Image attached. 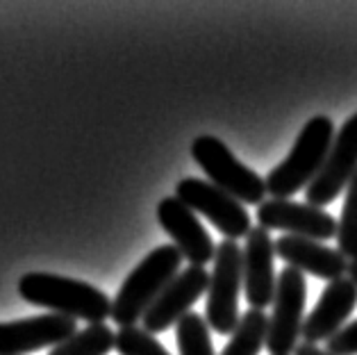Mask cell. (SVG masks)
I'll list each match as a JSON object with an SVG mask.
<instances>
[{
	"label": "cell",
	"instance_id": "6da1fadb",
	"mask_svg": "<svg viewBox=\"0 0 357 355\" xmlns=\"http://www.w3.org/2000/svg\"><path fill=\"white\" fill-rule=\"evenodd\" d=\"M19 294L32 305L48 308L50 312L68 319H84L89 324H105L112 317V301L93 285L64 278L55 273H25L19 280Z\"/></svg>",
	"mask_w": 357,
	"mask_h": 355
},
{
	"label": "cell",
	"instance_id": "7a4b0ae2",
	"mask_svg": "<svg viewBox=\"0 0 357 355\" xmlns=\"http://www.w3.org/2000/svg\"><path fill=\"white\" fill-rule=\"evenodd\" d=\"M182 253L176 244H164L151 250L121 285L112 301V322L119 328L137 326L144 319L155 299L167 289V285L178 275Z\"/></svg>",
	"mask_w": 357,
	"mask_h": 355
},
{
	"label": "cell",
	"instance_id": "3957f363",
	"mask_svg": "<svg viewBox=\"0 0 357 355\" xmlns=\"http://www.w3.org/2000/svg\"><path fill=\"white\" fill-rule=\"evenodd\" d=\"M335 126L330 116H312L301 130L291 153L266 176V192L278 201H289L303 187H310L330 155Z\"/></svg>",
	"mask_w": 357,
	"mask_h": 355
},
{
	"label": "cell",
	"instance_id": "277c9868",
	"mask_svg": "<svg viewBox=\"0 0 357 355\" xmlns=\"http://www.w3.org/2000/svg\"><path fill=\"white\" fill-rule=\"evenodd\" d=\"M191 158L205 171L210 183L237 198L243 205H262L266 196V180L241 164L221 139L200 135L191 142Z\"/></svg>",
	"mask_w": 357,
	"mask_h": 355
},
{
	"label": "cell",
	"instance_id": "5b68a950",
	"mask_svg": "<svg viewBox=\"0 0 357 355\" xmlns=\"http://www.w3.org/2000/svg\"><path fill=\"white\" fill-rule=\"evenodd\" d=\"M243 289V250L225 239L216 246L214 271L207 287L205 322L219 335H232L239 326V292Z\"/></svg>",
	"mask_w": 357,
	"mask_h": 355
},
{
	"label": "cell",
	"instance_id": "8992f818",
	"mask_svg": "<svg viewBox=\"0 0 357 355\" xmlns=\"http://www.w3.org/2000/svg\"><path fill=\"white\" fill-rule=\"evenodd\" d=\"M176 196L189 210L203 214L225 239L237 241L241 237H248V232L252 230L250 214L243 207V203H239L234 196L225 194L223 189L212 185L210 180H200V178L180 180L176 187Z\"/></svg>",
	"mask_w": 357,
	"mask_h": 355
},
{
	"label": "cell",
	"instance_id": "52a82bcc",
	"mask_svg": "<svg viewBox=\"0 0 357 355\" xmlns=\"http://www.w3.org/2000/svg\"><path fill=\"white\" fill-rule=\"evenodd\" d=\"M305 275L298 269L284 266L278 275V287L273 299V315L268 317L266 349L273 355H289L298 346L303 335V310H305Z\"/></svg>",
	"mask_w": 357,
	"mask_h": 355
},
{
	"label": "cell",
	"instance_id": "ba28073f",
	"mask_svg": "<svg viewBox=\"0 0 357 355\" xmlns=\"http://www.w3.org/2000/svg\"><path fill=\"white\" fill-rule=\"evenodd\" d=\"M357 173V114L342 126V130L335 135L333 149L321 169L319 176L312 180V185L305 189L307 203L314 207H324L333 203L342 194V189L348 187Z\"/></svg>",
	"mask_w": 357,
	"mask_h": 355
},
{
	"label": "cell",
	"instance_id": "9c48e42d",
	"mask_svg": "<svg viewBox=\"0 0 357 355\" xmlns=\"http://www.w3.org/2000/svg\"><path fill=\"white\" fill-rule=\"evenodd\" d=\"M212 273H207L203 266H187L185 271H180L176 278H173L167 289H164L148 312L144 315V331L151 335H160L173 324H178L187 312H191V305L207 294L210 287Z\"/></svg>",
	"mask_w": 357,
	"mask_h": 355
},
{
	"label": "cell",
	"instance_id": "30bf717a",
	"mask_svg": "<svg viewBox=\"0 0 357 355\" xmlns=\"http://www.w3.org/2000/svg\"><path fill=\"white\" fill-rule=\"evenodd\" d=\"M257 223L264 230H287L294 237L328 241L337 237L339 223L326 210L310 203L294 201H264L257 207Z\"/></svg>",
	"mask_w": 357,
	"mask_h": 355
},
{
	"label": "cell",
	"instance_id": "8fae6325",
	"mask_svg": "<svg viewBox=\"0 0 357 355\" xmlns=\"http://www.w3.org/2000/svg\"><path fill=\"white\" fill-rule=\"evenodd\" d=\"M158 221L167 230V235L178 246L189 266H203L216 257V246L210 232L203 228L194 210L180 201L178 196H169L158 205Z\"/></svg>",
	"mask_w": 357,
	"mask_h": 355
},
{
	"label": "cell",
	"instance_id": "7c38bea8",
	"mask_svg": "<svg viewBox=\"0 0 357 355\" xmlns=\"http://www.w3.org/2000/svg\"><path fill=\"white\" fill-rule=\"evenodd\" d=\"M77 333L75 319L64 315H41L28 317L21 322L0 324V355H23L46 346H55L66 342L68 337Z\"/></svg>",
	"mask_w": 357,
	"mask_h": 355
},
{
	"label": "cell",
	"instance_id": "4fadbf2b",
	"mask_svg": "<svg viewBox=\"0 0 357 355\" xmlns=\"http://www.w3.org/2000/svg\"><path fill=\"white\" fill-rule=\"evenodd\" d=\"M275 241L264 228H252L243 246V294L252 310H264L275 299Z\"/></svg>",
	"mask_w": 357,
	"mask_h": 355
},
{
	"label": "cell",
	"instance_id": "5bb4252c",
	"mask_svg": "<svg viewBox=\"0 0 357 355\" xmlns=\"http://www.w3.org/2000/svg\"><path fill=\"white\" fill-rule=\"evenodd\" d=\"M357 308V287L353 280L339 278L328 282V287L321 294L317 308L310 317H305L303 324V340L307 344L328 342L344 328V322L353 315Z\"/></svg>",
	"mask_w": 357,
	"mask_h": 355
},
{
	"label": "cell",
	"instance_id": "9a60e30c",
	"mask_svg": "<svg viewBox=\"0 0 357 355\" xmlns=\"http://www.w3.org/2000/svg\"><path fill=\"white\" fill-rule=\"evenodd\" d=\"M275 255L284 259L291 269L301 273H312L328 282L344 278L348 271V259L339 253V248H330L321 241L284 235L275 241Z\"/></svg>",
	"mask_w": 357,
	"mask_h": 355
},
{
	"label": "cell",
	"instance_id": "2e32d148",
	"mask_svg": "<svg viewBox=\"0 0 357 355\" xmlns=\"http://www.w3.org/2000/svg\"><path fill=\"white\" fill-rule=\"evenodd\" d=\"M268 335V317L262 310H248L239 319L237 331L232 333V340L225 344L221 355H259L266 344Z\"/></svg>",
	"mask_w": 357,
	"mask_h": 355
},
{
	"label": "cell",
	"instance_id": "e0dca14e",
	"mask_svg": "<svg viewBox=\"0 0 357 355\" xmlns=\"http://www.w3.org/2000/svg\"><path fill=\"white\" fill-rule=\"evenodd\" d=\"M112 349H116V333L107 324H89L48 355H107Z\"/></svg>",
	"mask_w": 357,
	"mask_h": 355
},
{
	"label": "cell",
	"instance_id": "ac0fdd59",
	"mask_svg": "<svg viewBox=\"0 0 357 355\" xmlns=\"http://www.w3.org/2000/svg\"><path fill=\"white\" fill-rule=\"evenodd\" d=\"M176 340L180 355H216L210 337V326L203 315L187 312L176 324Z\"/></svg>",
	"mask_w": 357,
	"mask_h": 355
},
{
	"label": "cell",
	"instance_id": "d6986e66",
	"mask_svg": "<svg viewBox=\"0 0 357 355\" xmlns=\"http://www.w3.org/2000/svg\"><path fill=\"white\" fill-rule=\"evenodd\" d=\"M337 244H339V253L348 262L357 259V173L353 176L351 183H348L342 221H339V230H337Z\"/></svg>",
	"mask_w": 357,
	"mask_h": 355
},
{
	"label": "cell",
	"instance_id": "ffe728a7",
	"mask_svg": "<svg viewBox=\"0 0 357 355\" xmlns=\"http://www.w3.org/2000/svg\"><path fill=\"white\" fill-rule=\"evenodd\" d=\"M116 351L119 355H171L155 335L137 326L121 328L116 333Z\"/></svg>",
	"mask_w": 357,
	"mask_h": 355
},
{
	"label": "cell",
	"instance_id": "44dd1931",
	"mask_svg": "<svg viewBox=\"0 0 357 355\" xmlns=\"http://www.w3.org/2000/svg\"><path fill=\"white\" fill-rule=\"evenodd\" d=\"M330 355H357V319L328 340Z\"/></svg>",
	"mask_w": 357,
	"mask_h": 355
},
{
	"label": "cell",
	"instance_id": "7402d4cb",
	"mask_svg": "<svg viewBox=\"0 0 357 355\" xmlns=\"http://www.w3.org/2000/svg\"><path fill=\"white\" fill-rule=\"evenodd\" d=\"M294 355H330V353H328V351L317 349V344H307V342H303V344L296 346Z\"/></svg>",
	"mask_w": 357,
	"mask_h": 355
},
{
	"label": "cell",
	"instance_id": "603a6c76",
	"mask_svg": "<svg viewBox=\"0 0 357 355\" xmlns=\"http://www.w3.org/2000/svg\"><path fill=\"white\" fill-rule=\"evenodd\" d=\"M348 280H353L355 287H357V259L348 262Z\"/></svg>",
	"mask_w": 357,
	"mask_h": 355
}]
</instances>
